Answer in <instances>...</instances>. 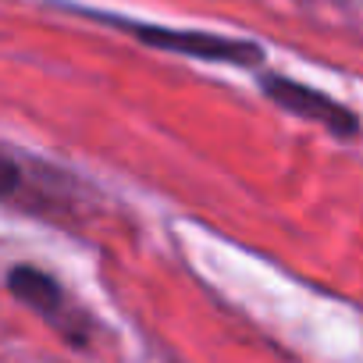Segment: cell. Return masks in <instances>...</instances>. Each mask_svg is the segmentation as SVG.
Returning <instances> with one entry per match:
<instances>
[{
	"instance_id": "cell-1",
	"label": "cell",
	"mask_w": 363,
	"mask_h": 363,
	"mask_svg": "<svg viewBox=\"0 0 363 363\" xmlns=\"http://www.w3.org/2000/svg\"><path fill=\"white\" fill-rule=\"evenodd\" d=\"M82 15L107 22L114 29H125L139 43L182 57H196V61H214V65H235V68H260L264 65V47L253 40H235V36H218L203 29H171V26H153V22H132L121 15H104V11H86Z\"/></svg>"
},
{
	"instance_id": "cell-3",
	"label": "cell",
	"mask_w": 363,
	"mask_h": 363,
	"mask_svg": "<svg viewBox=\"0 0 363 363\" xmlns=\"http://www.w3.org/2000/svg\"><path fill=\"white\" fill-rule=\"evenodd\" d=\"M257 82H260V93L274 107H281L285 114H296L303 121H313V125H320L324 132H331L338 139H349V135L359 132V118L345 104H338L335 96H328L324 89H313L306 82H296V79L274 75V72H264Z\"/></svg>"
},
{
	"instance_id": "cell-2",
	"label": "cell",
	"mask_w": 363,
	"mask_h": 363,
	"mask_svg": "<svg viewBox=\"0 0 363 363\" xmlns=\"http://www.w3.org/2000/svg\"><path fill=\"white\" fill-rule=\"evenodd\" d=\"M8 292L22 306H29L36 317H43L65 342H72V345H86L89 342V317L61 289V281H54L47 271H40L33 264H15L8 271Z\"/></svg>"
}]
</instances>
